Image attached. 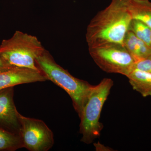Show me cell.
Listing matches in <instances>:
<instances>
[{"label": "cell", "mask_w": 151, "mask_h": 151, "mask_svg": "<svg viewBox=\"0 0 151 151\" xmlns=\"http://www.w3.org/2000/svg\"><path fill=\"white\" fill-rule=\"evenodd\" d=\"M126 76L134 90L143 97L151 96V73L133 69Z\"/></svg>", "instance_id": "10"}, {"label": "cell", "mask_w": 151, "mask_h": 151, "mask_svg": "<svg viewBox=\"0 0 151 151\" xmlns=\"http://www.w3.org/2000/svg\"><path fill=\"white\" fill-rule=\"evenodd\" d=\"M11 67L7 64H6L5 62L0 57V71L2 70H5Z\"/></svg>", "instance_id": "15"}, {"label": "cell", "mask_w": 151, "mask_h": 151, "mask_svg": "<svg viewBox=\"0 0 151 151\" xmlns=\"http://www.w3.org/2000/svg\"><path fill=\"white\" fill-rule=\"evenodd\" d=\"M19 119V135L23 147L30 151H47L53 147V133L43 121L26 117L20 113Z\"/></svg>", "instance_id": "6"}, {"label": "cell", "mask_w": 151, "mask_h": 151, "mask_svg": "<svg viewBox=\"0 0 151 151\" xmlns=\"http://www.w3.org/2000/svg\"><path fill=\"white\" fill-rule=\"evenodd\" d=\"M128 8L132 19L143 22L151 29V2L149 0H129Z\"/></svg>", "instance_id": "11"}, {"label": "cell", "mask_w": 151, "mask_h": 151, "mask_svg": "<svg viewBox=\"0 0 151 151\" xmlns=\"http://www.w3.org/2000/svg\"><path fill=\"white\" fill-rule=\"evenodd\" d=\"M128 2L129 0H112L107 7L95 15L86 28L89 48L108 43L123 45L132 19Z\"/></svg>", "instance_id": "1"}, {"label": "cell", "mask_w": 151, "mask_h": 151, "mask_svg": "<svg viewBox=\"0 0 151 151\" xmlns=\"http://www.w3.org/2000/svg\"><path fill=\"white\" fill-rule=\"evenodd\" d=\"M129 30L151 47V29L146 24L139 20L132 19Z\"/></svg>", "instance_id": "13"}, {"label": "cell", "mask_w": 151, "mask_h": 151, "mask_svg": "<svg viewBox=\"0 0 151 151\" xmlns=\"http://www.w3.org/2000/svg\"><path fill=\"white\" fill-rule=\"evenodd\" d=\"M19 113L14 103L13 87L0 90V127L19 134Z\"/></svg>", "instance_id": "8"}, {"label": "cell", "mask_w": 151, "mask_h": 151, "mask_svg": "<svg viewBox=\"0 0 151 151\" xmlns=\"http://www.w3.org/2000/svg\"><path fill=\"white\" fill-rule=\"evenodd\" d=\"M123 45L135 62L151 55V47L139 39L130 30L124 37Z\"/></svg>", "instance_id": "9"}, {"label": "cell", "mask_w": 151, "mask_h": 151, "mask_svg": "<svg viewBox=\"0 0 151 151\" xmlns=\"http://www.w3.org/2000/svg\"><path fill=\"white\" fill-rule=\"evenodd\" d=\"M134 69L151 73V55L135 62Z\"/></svg>", "instance_id": "14"}, {"label": "cell", "mask_w": 151, "mask_h": 151, "mask_svg": "<svg viewBox=\"0 0 151 151\" xmlns=\"http://www.w3.org/2000/svg\"><path fill=\"white\" fill-rule=\"evenodd\" d=\"M40 70L11 67L0 71V90L17 85L47 81Z\"/></svg>", "instance_id": "7"}, {"label": "cell", "mask_w": 151, "mask_h": 151, "mask_svg": "<svg viewBox=\"0 0 151 151\" xmlns=\"http://www.w3.org/2000/svg\"></svg>", "instance_id": "16"}, {"label": "cell", "mask_w": 151, "mask_h": 151, "mask_svg": "<svg viewBox=\"0 0 151 151\" xmlns=\"http://www.w3.org/2000/svg\"><path fill=\"white\" fill-rule=\"evenodd\" d=\"M36 63L47 80L51 81L68 94L72 100L73 108L80 117L94 86L71 75L56 63L46 49L37 57Z\"/></svg>", "instance_id": "2"}, {"label": "cell", "mask_w": 151, "mask_h": 151, "mask_svg": "<svg viewBox=\"0 0 151 151\" xmlns=\"http://www.w3.org/2000/svg\"><path fill=\"white\" fill-rule=\"evenodd\" d=\"M45 49L36 37L16 31L12 37L2 42L0 57L11 67L40 70L36 59Z\"/></svg>", "instance_id": "3"}, {"label": "cell", "mask_w": 151, "mask_h": 151, "mask_svg": "<svg viewBox=\"0 0 151 151\" xmlns=\"http://www.w3.org/2000/svg\"><path fill=\"white\" fill-rule=\"evenodd\" d=\"M89 51L94 62L106 73L127 76L134 69V60L124 45L106 44L89 48Z\"/></svg>", "instance_id": "5"}, {"label": "cell", "mask_w": 151, "mask_h": 151, "mask_svg": "<svg viewBox=\"0 0 151 151\" xmlns=\"http://www.w3.org/2000/svg\"><path fill=\"white\" fill-rule=\"evenodd\" d=\"M22 147L19 134L0 127V151H15Z\"/></svg>", "instance_id": "12"}, {"label": "cell", "mask_w": 151, "mask_h": 151, "mask_svg": "<svg viewBox=\"0 0 151 151\" xmlns=\"http://www.w3.org/2000/svg\"><path fill=\"white\" fill-rule=\"evenodd\" d=\"M113 84L111 78H104L99 84L93 86L79 117L81 142L90 144L100 137L103 128L100 122L101 112Z\"/></svg>", "instance_id": "4"}]
</instances>
